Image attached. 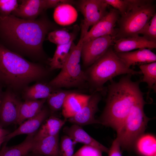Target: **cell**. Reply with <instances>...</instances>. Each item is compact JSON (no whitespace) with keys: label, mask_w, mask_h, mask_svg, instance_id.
I'll return each instance as SVG.
<instances>
[{"label":"cell","mask_w":156,"mask_h":156,"mask_svg":"<svg viewBox=\"0 0 156 156\" xmlns=\"http://www.w3.org/2000/svg\"><path fill=\"white\" fill-rule=\"evenodd\" d=\"M44 18L27 20L11 14L0 16V42L22 56L40 57L43 44L52 26Z\"/></svg>","instance_id":"cell-1"},{"label":"cell","mask_w":156,"mask_h":156,"mask_svg":"<svg viewBox=\"0 0 156 156\" xmlns=\"http://www.w3.org/2000/svg\"><path fill=\"white\" fill-rule=\"evenodd\" d=\"M127 74L118 81L112 79L107 90L106 104L98 119L100 124L111 127L118 132L132 107L143 93L140 88V80L132 81Z\"/></svg>","instance_id":"cell-2"},{"label":"cell","mask_w":156,"mask_h":156,"mask_svg":"<svg viewBox=\"0 0 156 156\" xmlns=\"http://www.w3.org/2000/svg\"><path fill=\"white\" fill-rule=\"evenodd\" d=\"M48 70L40 64L29 61L0 42V86L15 92L29 84L45 78Z\"/></svg>","instance_id":"cell-3"},{"label":"cell","mask_w":156,"mask_h":156,"mask_svg":"<svg viewBox=\"0 0 156 156\" xmlns=\"http://www.w3.org/2000/svg\"><path fill=\"white\" fill-rule=\"evenodd\" d=\"M84 71L87 83L93 92L103 91L104 84L117 76L142 74L141 71L135 70L127 67L111 48Z\"/></svg>","instance_id":"cell-4"},{"label":"cell","mask_w":156,"mask_h":156,"mask_svg":"<svg viewBox=\"0 0 156 156\" xmlns=\"http://www.w3.org/2000/svg\"><path fill=\"white\" fill-rule=\"evenodd\" d=\"M126 12L121 15L119 28L116 37L118 39L139 36L142 30L156 13L152 1L128 0Z\"/></svg>","instance_id":"cell-5"},{"label":"cell","mask_w":156,"mask_h":156,"mask_svg":"<svg viewBox=\"0 0 156 156\" xmlns=\"http://www.w3.org/2000/svg\"><path fill=\"white\" fill-rule=\"evenodd\" d=\"M86 32L81 30L80 38L76 44L73 42L68 58L59 73L48 83L55 89L81 88L87 83L84 71L80 64L82 48Z\"/></svg>","instance_id":"cell-6"},{"label":"cell","mask_w":156,"mask_h":156,"mask_svg":"<svg viewBox=\"0 0 156 156\" xmlns=\"http://www.w3.org/2000/svg\"><path fill=\"white\" fill-rule=\"evenodd\" d=\"M143 95L132 107L121 127L117 132V138L120 146L124 148L129 149L135 145L137 139L143 135L150 119L144 112V106L146 102Z\"/></svg>","instance_id":"cell-7"},{"label":"cell","mask_w":156,"mask_h":156,"mask_svg":"<svg viewBox=\"0 0 156 156\" xmlns=\"http://www.w3.org/2000/svg\"><path fill=\"white\" fill-rule=\"evenodd\" d=\"M115 38L105 36L83 43L81 58L84 66L88 68L103 56L114 44Z\"/></svg>","instance_id":"cell-8"},{"label":"cell","mask_w":156,"mask_h":156,"mask_svg":"<svg viewBox=\"0 0 156 156\" xmlns=\"http://www.w3.org/2000/svg\"><path fill=\"white\" fill-rule=\"evenodd\" d=\"M22 102L14 92L6 89L3 92L0 106V125L3 127L16 124Z\"/></svg>","instance_id":"cell-9"},{"label":"cell","mask_w":156,"mask_h":156,"mask_svg":"<svg viewBox=\"0 0 156 156\" xmlns=\"http://www.w3.org/2000/svg\"><path fill=\"white\" fill-rule=\"evenodd\" d=\"M108 5L104 0L81 1L79 8L84 17L81 26L88 31L90 26L94 25L107 13Z\"/></svg>","instance_id":"cell-10"},{"label":"cell","mask_w":156,"mask_h":156,"mask_svg":"<svg viewBox=\"0 0 156 156\" xmlns=\"http://www.w3.org/2000/svg\"><path fill=\"white\" fill-rule=\"evenodd\" d=\"M118 11L113 8L87 32L83 39L85 43L98 38L105 36H114V27L118 20Z\"/></svg>","instance_id":"cell-11"},{"label":"cell","mask_w":156,"mask_h":156,"mask_svg":"<svg viewBox=\"0 0 156 156\" xmlns=\"http://www.w3.org/2000/svg\"><path fill=\"white\" fill-rule=\"evenodd\" d=\"M101 99V95L99 92H93L85 106L77 114L67 120L81 126L100 124L98 120L95 118V115L99 111L98 104Z\"/></svg>","instance_id":"cell-12"},{"label":"cell","mask_w":156,"mask_h":156,"mask_svg":"<svg viewBox=\"0 0 156 156\" xmlns=\"http://www.w3.org/2000/svg\"><path fill=\"white\" fill-rule=\"evenodd\" d=\"M49 112L48 109L44 107L37 115L24 121L16 129L10 132L6 136L5 142L17 135L36 133L48 118Z\"/></svg>","instance_id":"cell-13"},{"label":"cell","mask_w":156,"mask_h":156,"mask_svg":"<svg viewBox=\"0 0 156 156\" xmlns=\"http://www.w3.org/2000/svg\"><path fill=\"white\" fill-rule=\"evenodd\" d=\"M114 51L116 53L129 52L136 49L156 48V42L149 40L144 36L121 38L114 41Z\"/></svg>","instance_id":"cell-14"},{"label":"cell","mask_w":156,"mask_h":156,"mask_svg":"<svg viewBox=\"0 0 156 156\" xmlns=\"http://www.w3.org/2000/svg\"><path fill=\"white\" fill-rule=\"evenodd\" d=\"M63 131L75 144L82 143L95 147L102 152L108 153L109 149L91 137L81 126L73 124L70 127H65Z\"/></svg>","instance_id":"cell-15"},{"label":"cell","mask_w":156,"mask_h":156,"mask_svg":"<svg viewBox=\"0 0 156 156\" xmlns=\"http://www.w3.org/2000/svg\"><path fill=\"white\" fill-rule=\"evenodd\" d=\"M11 14L27 20H35L46 10L45 0H23Z\"/></svg>","instance_id":"cell-16"},{"label":"cell","mask_w":156,"mask_h":156,"mask_svg":"<svg viewBox=\"0 0 156 156\" xmlns=\"http://www.w3.org/2000/svg\"><path fill=\"white\" fill-rule=\"evenodd\" d=\"M116 53L129 68L131 66H140L156 61V54L148 49H140L132 52Z\"/></svg>","instance_id":"cell-17"},{"label":"cell","mask_w":156,"mask_h":156,"mask_svg":"<svg viewBox=\"0 0 156 156\" xmlns=\"http://www.w3.org/2000/svg\"><path fill=\"white\" fill-rule=\"evenodd\" d=\"M91 95L81 94L77 91L69 94L62 109L64 119L67 120L79 112L86 104Z\"/></svg>","instance_id":"cell-18"},{"label":"cell","mask_w":156,"mask_h":156,"mask_svg":"<svg viewBox=\"0 0 156 156\" xmlns=\"http://www.w3.org/2000/svg\"><path fill=\"white\" fill-rule=\"evenodd\" d=\"M59 134L34 141L31 152L43 156H61Z\"/></svg>","instance_id":"cell-19"},{"label":"cell","mask_w":156,"mask_h":156,"mask_svg":"<svg viewBox=\"0 0 156 156\" xmlns=\"http://www.w3.org/2000/svg\"><path fill=\"white\" fill-rule=\"evenodd\" d=\"M66 121L65 119H61L51 114L43 122L35 134L34 141L59 134L60 130Z\"/></svg>","instance_id":"cell-20"},{"label":"cell","mask_w":156,"mask_h":156,"mask_svg":"<svg viewBox=\"0 0 156 156\" xmlns=\"http://www.w3.org/2000/svg\"><path fill=\"white\" fill-rule=\"evenodd\" d=\"M56 89L48 83L38 82L25 88L22 91V96L25 101L47 100Z\"/></svg>","instance_id":"cell-21"},{"label":"cell","mask_w":156,"mask_h":156,"mask_svg":"<svg viewBox=\"0 0 156 156\" xmlns=\"http://www.w3.org/2000/svg\"><path fill=\"white\" fill-rule=\"evenodd\" d=\"M46 99L36 100H25L22 102L16 124L21 125L26 120L32 118L39 113L44 107Z\"/></svg>","instance_id":"cell-22"},{"label":"cell","mask_w":156,"mask_h":156,"mask_svg":"<svg viewBox=\"0 0 156 156\" xmlns=\"http://www.w3.org/2000/svg\"><path fill=\"white\" fill-rule=\"evenodd\" d=\"M78 14L71 5L63 4L55 8L53 14L54 19L57 24L62 26L71 24L77 20Z\"/></svg>","instance_id":"cell-23"},{"label":"cell","mask_w":156,"mask_h":156,"mask_svg":"<svg viewBox=\"0 0 156 156\" xmlns=\"http://www.w3.org/2000/svg\"><path fill=\"white\" fill-rule=\"evenodd\" d=\"M36 133L27 135L23 142L17 145L8 146L5 143L0 151V156H25L31 151Z\"/></svg>","instance_id":"cell-24"},{"label":"cell","mask_w":156,"mask_h":156,"mask_svg":"<svg viewBox=\"0 0 156 156\" xmlns=\"http://www.w3.org/2000/svg\"><path fill=\"white\" fill-rule=\"evenodd\" d=\"M75 38H73L68 43L57 45L53 57L49 59L50 70L61 69L68 56L72 44Z\"/></svg>","instance_id":"cell-25"},{"label":"cell","mask_w":156,"mask_h":156,"mask_svg":"<svg viewBox=\"0 0 156 156\" xmlns=\"http://www.w3.org/2000/svg\"><path fill=\"white\" fill-rule=\"evenodd\" d=\"M135 145L137 151L143 156H153L156 154V138L152 135L143 134L137 139Z\"/></svg>","instance_id":"cell-26"},{"label":"cell","mask_w":156,"mask_h":156,"mask_svg":"<svg viewBox=\"0 0 156 156\" xmlns=\"http://www.w3.org/2000/svg\"><path fill=\"white\" fill-rule=\"evenodd\" d=\"M139 66L140 71L143 75L140 81L146 83L148 85V90L147 94L148 97L152 90L156 92V62L141 65Z\"/></svg>","instance_id":"cell-27"},{"label":"cell","mask_w":156,"mask_h":156,"mask_svg":"<svg viewBox=\"0 0 156 156\" xmlns=\"http://www.w3.org/2000/svg\"><path fill=\"white\" fill-rule=\"evenodd\" d=\"M56 89L47 99L49 111L51 114L62 109L65 99L70 93L76 91Z\"/></svg>","instance_id":"cell-28"},{"label":"cell","mask_w":156,"mask_h":156,"mask_svg":"<svg viewBox=\"0 0 156 156\" xmlns=\"http://www.w3.org/2000/svg\"><path fill=\"white\" fill-rule=\"evenodd\" d=\"M74 34L69 33L64 29H57L49 32L48 34V39L57 46L63 45L68 43L75 37Z\"/></svg>","instance_id":"cell-29"},{"label":"cell","mask_w":156,"mask_h":156,"mask_svg":"<svg viewBox=\"0 0 156 156\" xmlns=\"http://www.w3.org/2000/svg\"><path fill=\"white\" fill-rule=\"evenodd\" d=\"M146 38L156 42V13H155L140 32Z\"/></svg>","instance_id":"cell-30"},{"label":"cell","mask_w":156,"mask_h":156,"mask_svg":"<svg viewBox=\"0 0 156 156\" xmlns=\"http://www.w3.org/2000/svg\"><path fill=\"white\" fill-rule=\"evenodd\" d=\"M75 144L68 136H63L60 143L61 156H73Z\"/></svg>","instance_id":"cell-31"},{"label":"cell","mask_w":156,"mask_h":156,"mask_svg":"<svg viewBox=\"0 0 156 156\" xmlns=\"http://www.w3.org/2000/svg\"><path fill=\"white\" fill-rule=\"evenodd\" d=\"M18 4L16 0H0V16H5L10 15Z\"/></svg>","instance_id":"cell-32"},{"label":"cell","mask_w":156,"mask_h":156,"mask_svg":"<svg viewBox=\"0 0 156 156\" xmlns=\"http://www.w3.org/2000/svg\"><path fill=\"white\" fill-rule=\"evenodd\" d=\"M102 153L95 147L84 145L74 153L73 156H102Z\"/></svg>","instance_id":"cell-33"},{"label":"cell","mask_w":156,"mask_h":156,"mask_svg":"<svg viewBox=\"0 0 156 156\" xmlns=\"http://www.w3.org/2000/svg\"><path fill=\"white\" fill-rule=\"evenodd\" d=\"M104 1L108 5H110L114 9L118 10L121 15L126 12L128 6V0H104Z\"/></svg>","instance_id":"cell-34"},{"label":"cell","mask_w":156,"mask_h":156,"mask_svg":"<svg viewBox=\"0 0 156 156\" xmlns=\"http://www.w3.org/2000/svg\"><path fill=\"white\" fill-rule=\"evenodd\" d=\"M46 10L49 8H56L57 6L63 4L71 5L74 3V1L68 0H45Z\"/></svg>","instance_id":"cell-35"},{"label":"cell","mask_w":156,"mask_h":156,"mask_svg":"<svg viewBox=\"0 0 156 156\" xmlns=\"http://www.w3.org/2000/svg\"><path fill=\"white\" fill-rule=\"evenodd\" d=\"M120 144L116 138L113 142L108 152V156H122L120 150Z\"/></svg>","instance_id":"cell-36"},{"label":"cell","mask_w":156,"mask_h":156,"mask_svg":"<svg viewBox=\"0 0 156 156\" xmlns=\"http://www.w3.org/2000/svg\"><path fill=\"white\" fill-rule=\"evenodd\" d=\"M10 132L0 125V148L3 143L5 142L6 137Z\"/></svg>","instance_id":"cell-37"},{"label":"cell","mask_w":156,"mask_h":156,"mask_svg":"<svg viewBox=\"0 0 156 156\" xmlns=\"http://www.w3.org/2000/svg\"><path fill=\"white\" fill-rule=\"evenodd\" d=\"M4 92L3 91L2 87L0 86V106Z\"/></svg>","instance_id":"cell-38"},{"label":"cell","mask_w":156,"mask_h":156,"mask_svg":"<svg viewBox=\"0 0 156 156\" xmlns=\"http://www.w3.org/2000/svg\"><path fill=\"white\" fill-rule=\"evenodd\" d=\"M25 156H43L41 155L35 153L31 152H30L28 153Z\"/></svg>","instance_id":"cell-39"},{"label":"cell","mask_w":156,"mask_h":156,"mask_svg":"<svg viewBox=\"0 0 156 156\" xmlns=\"http://www.w3.org/2000/svg\"><path fill=\"white\" fill-rule=\"evenodd\" d=\"M153 156H156V154L155 155H153Z\"/></svg>","instance_id":"cell-40"}]
</instances>
